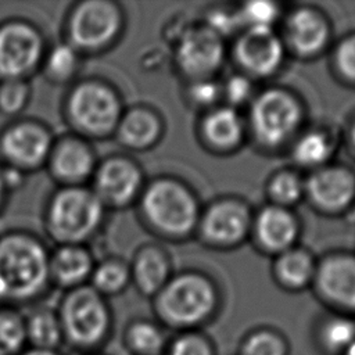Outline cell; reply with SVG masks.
I'll return each mask as SVG.
<instances>
[{"label": "cell", "instance_id": "obj_30", "mask_svg": "<svg viewBox=\"0 0 355 355\" xmlns=\"http://www.w3.org/2000/svg\"><path fill=\"white\" fill-rule=\"evenodd\" d=\"M320 347L331 355H343L355 341V320L348 316L327 319L319 331Z\"/></svg>", "mask_w": 355, "mask_h": 355}, {"label": "cell", "instance_id": "obj_4", "mask_svg": "<svg viewBox=\"0 0 355 355\" xmlns=\"http://www.w3.org/2000/svg\"><path fill=\"white\" fill-rule=\"evenodd\" d=\"M219 305L214 282L198 270L173 273L164 288L151 300L154 319L166 330H200L208 323Z\"/></svg>", "mask_w": 355, "mask_h": 355}, {"label": "cell", "instance_id": "obj_34", "mask_svg": "<svg viewBox=\"0 0 355 355\" xmlns=\"http://www.w3.org/2000/svg\"><path fill=\"white\" fill-rule=\"evenodd\" d=\"M240 355H288V344L280 333L261 329L245 337Z\"/></svg>", "mask_w": 355, "mask_h": 355}, {"label": "cell", "instance_id": "obj_26", "mask_svg": "<svg viewBox=\"0 0 355 355\" xmlns=\"http://www.w3.org/2000/svg\"><path fill=\"white\" fill-rule=\"evenodd\" d=\"M25 330L29 348L60 351L64 343L61 322L55 308L36 305L25 313Z\"/></svg>", "mask_w": 355, "mask_h": 355}, {"label": "cell", "instance_id": "obj_11", "mask_svg": "<svg viewBox=\"0 0 355 355\" xmlns=\"http://www.w3.org/2000/svg\"><path fill=\"white\" fill-rule=\"evenodd\" d=\"M223 57V39L205 24L186 26L173 39V69L184 82L214 78Z\"/></svg>", "mask_w": 355, "mask_h": 355}, {"label": "cell", "instance_id": "obj_14", "mask_svg": "<svg viewBox=\"0 0 355 355\" xmlns=\"http://www.w3.org/2000/svg\"><path fill=\"white\" fill-rule=\"evenodd\" d=\"M166 122L162 112L151 104L126 105L114 139L129 153H146L155 148L164 139Z\"/></svg>", "mask_w": 355, "mask_h": 355}, {"label": "cell", "instance_id": "obj_43", "mask_svg": "<svg viewBox=\"0 0 355 355\" xmlns=\"http://www.w3.org/2000/svg\"><path fill=\"white\" fill-rule=\"evenodd\" d=\"M343 355H355V341L345 349V352Z\"/></svg>", "mask_w": 355, "mask_h": 355}, {"label": "cell", "instance_id": "obj_25", "mask_svg": "<svg viewBox=\"0 0 355 355\" xmlns=\"http://www.w3.org/2000/svg\"><path fill=\"white\" fill-rule=\"evenodd\" d=\"M85 58L64 40L49 44L39 73L54 86H69L80 78Z\"/></svg>", "mask_w": 355, "mask_h": 355}, {"label": "cell", "instance_id": "obj_44", "mask_svg": "<svg viewBox=\"0 0 355 355\" xmlns=\"http://www.w3.org/2000/svg\"><path fill=\"white\" fill-rule=\"evenodd\" d=\"M351 139H352V143H354V147H355V125H354V128L351 130Z\"/></svg>", "mask_w": 355, "mask_h": 355}, {"label": "cell", "instance_id": "obj_36", "mask_svg": "<svg viewBox=\"0 0 355 355\" xmlns=\"http://www.w3.org/2000/svg\"><path fill=\"white\" fill-rule=\"evenodd\" d=\"M269 191L275 201L283 207L300 200L302 194V183L295 173L282 172L272 179Z\"/></svg>", "mask_w": 355, "mask_h": 355}, {"label": "cell", "instance_id": "obj_2", "mask_svg": "<svg viewBox=\"0 0 355 355\" xmlns=\"http://www.w3.org/2000/svg\"><path fill=\"white\" fill-rule=\"evenodd\" d=\"M140 225L161 241H183L196 233L201 215L193 189L173 175H157L147 183L137 200Z\"/></svg>", "mask_w": 355, "mask_h": 355}, {"label": "cell", "instance_id": "obj_21", "mask_svg": "<svg viewBox=\"0 0 355 355\" xmlns=\"http://www.w3.org/2000/svg\"><path fill=\"white\" fill-rule=\"evenodd\" d=\"M287 36L295 51L302 55H313L326 46L329 25L318 11L298 8L288 17Z\"/></svg>", "mask_w": 355, "mask_h": 355}, {"label": "cell", "instance_id": "obj_28", "mask_svg": "<svg viewBox=\"0 0 355 355\" xmlns=\"http://www.w3.org/2000/svg\"><path fill=\"white\" fill-rule=\"evenodd\" d=\"M276 276L287 288H302L315 276V265L311 255L302 250H286L277 258Z\"/></svg>", "mask_w": 355, "mask_h": 355}, {"label": "cell", "instance_id": "obj_37", "mask_svg": "<svg viewBox=\"0 0 355 355\" xmlns=\"http://www.w3.org/2000/svg\"><path fill=\"white\" fill-rule=\"evenodd\" d=\"M248 28H272L279 15L277 4L272 1H250L239 12Z\"/></svg>", "mask_w": 355, "mask_h": 355}, {"label": "cell", "instance_id": "obj_29", "mask_svg": "<svg viewBox=\"0 0 355 355\" xmlns=\"http://www.w3.org/2000/svg\"><path fill=\"white\" fill-rule=\"evenodd\" d=\"M26 348L25 313L18 308L0 306V355H21Z\"/></svg>", "mask_w": 355, "mask_h": 355}, {"label": "cell", "instance_id": "obj_41", "mask_svg": "<svg viewBox=\"0 0 355 355\" xmlns=\"http://www.w3.org/2000/svg\"><path fill=\"white\" fill-rule=\"evenodd\" d=\"M10 189L7 186V180H6V175H4V166L0 164V215L4 212L8 198H10Z\"/></svg>", "mask_w": 355, "mask_h": 355}, {"label": "cell", "instance_id": "obj_12", "mask_svg": "<svg viewBox=\"0 0 355 355\" xmlns=\"http://www.w3.org/2000/svg\"><path fill=\"white\" fill-rule=\"evenodd\" d=\"M98 159L92 141L68 132L55 136L44 169L57 187L89 186Z\"/></svg>", "mask_w": 355, "mask_h": 355}, {"label": "cell", "instance_id": "obj_13", "mask_svg": "<svg viewBox=\"0 0 355 355\" xmlns=\"http://www.w3.org/2000/svg\"><path fill=\"white\" fill-rule=\"evenodd\" d=\"M301 108L286 90L269 89L252 104L251 123L258 140L265 146H279L298 128Z\"/></svg>", "mask_w": 355, "mask_h": 355}, {"label": "cell", "instance_id": "obj_15", "mask_svg": "<svg viewBox=\"0 0 355 355\" xmlns=\"http://www.w3.org/2000/svg\"><path fill=\"white\" fill-rule=\"evenodd\" d=\"M250 214L244 204L233 198L214 201L201 211L196 233L209 245L237 244L247 233Z\"/></svg>", "mask_w": 355, "mask_h": 355}, {"label": "cell", "instance_id": "obj_35", "mask_svg": "<svg viewBox=\"0 0 355 355\" xmlns=\"http://www.w3.org/2000/svg\"><path fill=\"white\" fill-rule=\"evenodd\" d=\"M184 100L191 107L212 110L219 97L222 96V87L214 78L197 79L186 82L183 87Z\"/></svg>", "mask_w": 355, "mask_h": 355}, {"label": "cell", "instance_id": "obj_5", "mask_svg": "<svg viewBox=\"0 0 355 355\" xmlns=\"http://www.w3.org/2000/svg\"><path fill=\"white\" fill-rule=\"evenodd\" d=\"M107 214L89 186L57 187L46 198L43 229L54 245H89L103 230Z\"/></svg>", "mask_w": 355, "mask_h": 355}, {"label": "cell", "instance_id": "obj_6", "mask_svg": "<svg viewBox=\"0 0 355 355\" xmlns=\"http://www.w3.org/2000/svg\"><path fill=\"white\" fill-rule=\"evenodd\" d=\"M128 26L123 6L114 0H79L71 4L62 21L65 43L83 58L98 57L119 44Z\"/></svg>", "mask_w": 355, "mask_h": 355}, {"label": "cell", "instance_id": "obj_27", "mask_svg": "<svg viewBox=\"0 0 355 355\" xmlns=\"http://www.w3.org/2000/svg\"><path fill=\"white\" fill-rule=\"evenodd\" d=\"M89 286L107 300L123 294L132 286L129 261L121 257L98 259L92 272Z\"/></svg>", "mask_w": 355, "mask_h": 355}, {"label": "cell", "instance_id": "obj_10", "mask_svg": "<svg viewBox=\"0 0 355 355\" xmlns=\"http://www.w3.org/2000/svg\"><path fill=\"white\" fill-rule=\"evenodd\" d=\"M146 183L144 168L135 157L112 153L98 159L89 187L110 212L135 208Z\"/></svg>", "mask_w": 355, "mask_h": 355}, {"label": "cell", "instance_id": "obj_40", "mask_svg": "<svg viewBox=\"0 0 355 355\" xmlns=\"http://www.w3.org/2000/svg\"><path fill=\"white\" fill-rule=\"evenodd\" d=\"M222 94H225L230 104H241L251 94V82L243 75H233L222 86Z\"/></svg>", "mask_w": 355, "mask_h": 355}, {"label": "cell", "instance_id": "obj_3", "mask_svg": "<svg viewBox=\"0 0 355 355\" xmlns=\"http://www.w3.org/2000/svg\"><path fill=\"white\" fill-rule=\"evenodd\" d=\"M119 89L101 76H80L61 100V116L69 132L89 141L114 137L125 110Z\"/></svg>", "mask_w": 355, "mask_h": 355}, {"label": "cell", "instance_id": "obj_31", "mask_svg": "<svg viewBox=\"0 0 355 355\" xmlns=\"http://www.w3.org/2000/svg\"><path fill=\"white\" fill-rule=\"evenodd\" d=\"M32 98L31 80H0V114L11 119L21 116Z\"/></svg>", "mask_w": 355, "mask_h": 355}, {"label": "cell", "instance_id": "obj_16", "mask_svg": "<svg viewBox=\"0 0 355 355\" xmlns=\"http://www.w3.org/2000/svg\"><path fill=\"white\" fill-rule=\"evenodd\" d=\"M132 287L150 301L173 276V263L168 250L158 243L140 244L130 261Z\"/></svg>", "mask_w": 355, "mask_h": 355}, {"label": "cell", "instance_id": "obj_8", "mask_svg": "<svg viewBox=\"0 0 355 355\" xmlns=\"http://www.w3.org/2000/svg\"><path fill=\"white\" fill-rule=\"evenodd\" d=\"M55 135L37 118L18 116L0 128V164L25 175L44 169Z\"/></svg>", "mask_w": 355, "mask_h": 355}, {"label": "cell", "instance_id": "obj_9", "mask_svg": "<svg viewBox=\"0 0 355 355\" xmlns=\"http://www.w3.org/2000/svg\"><path fill=\"white\" fill-rule=\"evenodd\" d=\"M49 47L35 22L12 17L0 22V80H31L39 73Z\"/></svg>", "mask_w": 355, "mask_h": 355}, {"label": "cell", "instance_id": "obj_7", "mask_svg": "<svg viewBox=\"0 0 355 355\" xmlns=\"http://www.w3.org/2000/svg\"><path fill=\"white\" fill-rule=\"evenodd\" d=\"M65 345L79 354L100 352L114 331V312L107 298L89 284L64 291L55 308Z\"/></svg>", "mask_w": 355, "mask_h": 355}, {"label": "cell", "instance_id": "obj_20", "mask_svg": "<svg viewBox=\"0 0 355 355\" xmlns=\"http://www.w3.org/2000/svg\"><path fill=\"white\" fill-rule=\"evenodd\" d=\"M308 193L322 209H343L355 196V176L341 166L322 168L309 178Z\"/></svg>", "mask_w": 355, "mask_h": 355}, {"label": "cell", "instance_id": "obj_24", "mask_svg": "<svg viewBox=\"0 0 355 355\" xmlns=\"http://www.w3.org/2000/svg\"><path fill=\"white\" fill-rule=\"evenodd\" d=\"M169 336L154 318L130 319L122 330V345L129 355H164Z\"/></svg>", "mask_w": 355, "mask_h": 355}, {"label": "cell", "instance_id": "obj_38", "mask_svg": "<svg viewBox=\"0 0 355 355\" xmlns=\"http://www.w3.org/2000/svg\"><path fill=\"white\" fill-rule=\"evenodd\" d=\"M204 24L223 39L226 35L233 33L240 26L241 18L239 12L225 8H216L208 11Z\"/></svg>", "mask_w": 355, "mask_h": 355}, {"label": "cell", "instance_id": "obj_45", "mask_svg": "<svg viewBox=\"0 0 355 355\" xmlns=\"http://www.w3.org/2000/svg\"><path fill=\"white\" fill-rule=\"evenodd\" d=\"M80 355H104V354H101V351H100V352H92V354H80Z\"/></svg>", "mask_w": 355, "mask_h": 355}, {"label": "cell", "instance_id": "obj_23", "mask_svg": "<svg viewBox=\"0 0 355 355\" xmlns=\"http://www.w3.org/2000/svg\"><path fill=\"white\" fill-rule=\"evenodd\" d=\"M200 136L211 148H232L241 140L243 121L233 107H214L200 122Z\"/></svg>", "mask_w": 355, "mask_h": 355}, {"label": "cell", "instance_id": "obj_1", "mask_svg": "<svg viewBox=\"0 0 355 355\" xmlns=\"http://www.w3.org/2000/svg\"><path fill=\"white\" fill-rule=\"evenodd\" d=\"M50 248L33 232L0 233V306L36 304L51 288Z\"/></svg>", "mask_w": 355, "mask_h": 355}, {"label": "cell", "instance_id": "obj_32", "mask_svg": "<svg viewBox=\"0 0 355 355\" xmlns=\"http://www.w3.org/2000/svg\"><path fill=\"white\" fill-rule=\"evenodd\" d=\"M333 150V144L327 135L322 132H309L304 135L294 147V158L306 166H318L324 164Z\"/></svg>", "mask_w": 355, "mask_h": 355}, {"label": "cell", "instance_id": "obj_33", "mask_svg": "<svg viewBox=\"0 0 355 355\" xmlns=\"http://www.w3.org/2000/svg\"><path fill=\"white\" fill-rule=\"evenodd\" d=\"M164 355H216V351L207 334L200 330H187L169 337Z\"/></svg>", "mask_w": 355, "mask_h": 355}, {"label": "cell", "instance_id": "obj_18", "mask_svg": "<svg viewBox=\"0 0 355 355\" xmlns=\"http://www.w3.org/2000/svg\"><path fill=\"white\" fill-rule=\"evenodd\" d=\"M315 276L318 290L326 301L344 311L355 312V255L327 257Z\"/></svg>", "mask_w": 355, "mask_h": 355}, {"label": "cell", "instance_id": "obj_39", "mask_svg": "<svg viewBox=\"0 0 355 355\" xmlns=\"http://www.w3.org/2000/svg\"><path fill=\"white\" fill-rule=\"evenodd\" d=\"M336 62L345 78L355 80V35L340 43L336 51Z\"/></svg>", "mask_w": 355, "mask_h": 355}, {"label": "cell", "instance_id": "obj_17", "mask_svg": "<svg viewBox=\"0 0 355 355\" xmlns=\"http://www.w3.org/2000/svg\"><path fill=\"white\" fill-rule=\"evenodd\" d=\"M236 58L257 76L273 73L283 61L284 49L272 28H248L237 40Z\"/></svg>", "mask_w": 355, "mask_h": 355}, {"label": "cell", "instance_id": "obj_42", "mask_svg": "<svg viewBox=\"0 0 355 355\" xmlns=\"http://www.w3.org/2000/svg\"><path fill=\"white\" fill-rule=\"evenodd\" d=\"M21 355H61L60 351H50V349H39V348H26Z\"/></svg>", "mask_w": 355, "mask_h": 355}, {"label": "cell", "instance_id": "obj_22", "mask_svg": "<svg viewBox=\"0 0 355 355\" xmlns=\"http://www.w3.org/2000/svg\"><path fill=\"white\" fill-rule=\"evenodd\" d=\"M255 230L263 247L272 251L290 250L298 236L295 218L280 205L263 208L255 222Z\"/></svg>", "mask_w": 355, "mask_h": 355}, {"label": "cell", "instance_id": "obj_19", "mask_svg": "<svg viewBox=\"0 0 355 355\" xmlns=\"http://www.w3.org/2000/svg\"><path fill=\"white\" fill-rule=\"evenodd\" d=\"M96 257L89 245L61 244L50 248V279L54 288L68 291L89 284L96 266Z\"/></svg>", "mask_w": 355, "mask_h": 355}]
</instances>
